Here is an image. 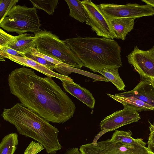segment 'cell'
<instances>
[{
	"instance_id": "6da1fadb",
	"label": "cell",
	"mask_w": 154,
	"mask_h": 154,
	"mask_svg": "<svg viewBox=\"0 0 154 154\" xmlns=\"http://www.w3.org/2000/svg\"><path fill=\"white\" fill-rule=\"evenodd\" d=\"M52 78L23 67L12 70L8 80L10 93L23 105L49 122L63 123L73 117L76 107Z\"/></svg>"
},
{
	"instance_id": "7a4b0ae2",
	"label": "cell",
	"mask_w": 154,
	"mask_h": 154,
	"mask_svg": "<svg viewBox=\"0 0 154 154\" xmlns=\"http://www.w3.org/2000/svg\"><path fill=\"white\" fill-rule=\"evenodd\" d=\"M1 116L14 125L19 134L42 144L48 154H56L61 149L58 129L20 103L10 108H4Z\"/></svg>"
},
{
	"instance_id": "3957f363",
	"label": "cell",
	"mask_w": 154,
	"mask_h": 154,
	"mask_svg": "<svg viewBox=\"0 0 154 154\" xmlns=\"http://www.w3.org/2000/svg\"><path fill=\"white\" fill-rule=\"evenodd\" d=\"M83 63L94 72L119 68L122 63L121 48L114 40L102 37H77L64 40Z\"/></svg>"
},
{
	"instance_id": "277c9868",
	"label": "cell",
	"mask_w": 154,
	"mask_h": 154,
	"mask_svg": "<svg viewBox=\"0 0 154 154\" xmlns=\"http://www.w3.org/2000/svg\"><path fill=\"white\" fill-rule=\"evenodd\" d=\"M34 33L35 48L41 53L74 68L84 66L64 41L51 31L44 29Z\"/></svg>"
},
{
	"instance_id": "5b68a950",
	"label": "cell",
	"mask_w": 154,
	"mask_h": 154,
	"mask_svg": "<svg viewBox=\"0 0 154 154\" xmlns=\"http://www.w3.org/2000/svg\"><path fill=\"white\" fill-rule=\"evenodd\" d=\"M41 26L36 9L25 5L14 6L0 22L2 29L19 35L26 32H38L41 30Z\"/></svg>"
},
{
	"instance_id": "8992f818",
	"label": "cell",
	"mask_w": 154,
	"mask_h": 154,
	"mask_svg": "<svg viewBox=\"0 0 154 154\" xmlns=\"http://www.w3.org/2000/svg\"><path fill=\"white\" fill-rule=\"evenodd\" d=\"M97 6L101 12L110 20L117 18L136 19L154 15V8L147 4L102 3L97 5Z\"/></svg>"
},
{
	"instance_id": "52a82bcc",
	"label": "cell",
	"mask_w": 154,
	"mask_h": 154,
	"mask_svg": "<svg viewBox=\"0 0 154 154\" xmlns=\"http://www.w3.org/2000/svg\"><path fill=\"white\" fill-rule=\"evenodd\" d=\"M146 143L141 138H137L131 146H127L110 139L92 143L87 154H151Z\"/></svg>"
},
{
	"instance_id": "ba28073f",
	"label": "cell",
	"mask_w": 154,
	"mask_h": 154,
	"mask_svg": "<svg viewBox=\"0 0 154 154\" xmlns=\"http://www.w3.org/2000/svg\"><path fill=\"white\" fill-rule=\"evenodd\" d=\"M88 19L85 22L98 36L114 40L116 35L110 20L100 11L97 5L90 0L82 1Z\"/></svg>"
},
{
	"instance_id": "9c48e42d",
	"label": "cell",
	"mask_w": 154,
	"mask_h": 154,
	"mask_svg": "<svg viewBox=\"0 0 154 154\" xmlns=\"http://www.w3.org/2000/svg\"><path fill=\"white\" fill-rule=\"evenodd\" d=\"M126 57L142 80L154 79V45L147 50H141L136 46Z\"/></svg>"
},
{
	"instance_id": "30bf717a",
	"label": "cell",
	"mask_w": 154,
	"mask_h": 154,
	"mask_svg": "<svg viewBox=\"0 0 154 154\" xmlns=\"http://www.w3.org/2000/svg\"><path fill=\"white\" fill-rule=\"evenodd\" d=\"M140 116L137 111L124 107L122 110L117 111L106 117L100 122L101 132L104 134L125 125L138 122Z\"/></svg>"
},
{
	"instance_id": "8fae6325",
	"label": "cell",
	"mask_w": 154,
	"mask_h": 154,
	"mask_svg": "<svg viewBox=\"0 0 154 154\" xmlns=\"http://www.w3.org/2000/svg\"><path fill=\"white\" fill-rule=\"evenodd\" d=\"M0 54L1 61H5V58H7L21 65L34 69L47 76L56 78L61 81L65 80L74 82L73 80L70 77L55 72L45 66L26 57L13 56L1 52H0Z\"/></svg>"
},
{
	"instance_id": "7c38bea8",
	"label": "cell",
	"mask_w": 154,
	"mask_h": 154,
	"mask_svg": "<svg viewBox=\"0 0 154 154\" xmlns=\"http://www.w3.org/2000/svg\"><path fill=\"white\" fill-rule=\"evenodd\" d=\"M61 81L66 91L80 100L89 108H94L95 100L89 90L74 82L65 80Z\"/></svg>"
},
{
	"instance_id": "4fadbf2b",
	"label": "cell",
	"mask_w": 154,
	"mask_h": 154,
	"mask_svg": "<svg viewBox=\"0 0 154 154\" xmlns=\"http://www.w3.org/2000/svg\"><path fill=\"white\" fill-rule=\"evenodd\" d=\"M154 108V88L150 81L141 80L132 90L124 92Z\"/></svg>"
},
{
	"instance_id": "5bb4252c",
	"label": "cell",
	"mask_w": 154,
	"mask_h": 154,
	"mask_svg": "<svg viewBox=\"0 0 154 154\" xmlns=\"http://www.w3.org/2000/svg\"><path fill=\"white\" fill-rule=\"evenodd\" d=\"M114 100L121 103L124 107H127L140 112L145 110H153L154 108L134 96L125 94L124 92L115 95L107 94Z\"/></svg>"
},
{
	"instance_id": "9a60e30c",
	"label": "cell",
	"mask_w": 154,
	"mask_h": 154,
	"mask_svg": "<svg viewBox=\"0 0 154 154\" xmlns=\"http://www.w3.org/2000/svg\"><path fill=\"white\" fill-rule=\"evenodd\" d=\"M135 18H120L113 19L111 23L116 38L125 40L128 33L134 29Z\"/></svg>"
},
{
	"instance_id": "2e32d148",
	"label": "cell",
	"mask_w": 154,
	"mask_h": 154,
	"mask_svg": "<svg viewBox=\"0 0 154 154\" xmlns=\"http://www.w3.org/2000/svg\"><path fill=\"white\" fill-rule=\"evenodd\" d=\"M16 40L9 47L23 54L32 52V49L35 48L34 35L24 33L15 36Z\"/></svg>"
},
{
	"instance_id": "e0dca14e",
	"label": "cell",
	"mask_w": 154,
	"mask_h": 154,
	"mask_svg": "<svg viewBox=\"0 0 154 154\" xmlns=\"http://www.w3.org/2000/svg\"><path fill=\"white\" fill-rule=\"evenodd\" d=\"M54 70L58 72L60 74L65 76H68L71 73L75 72L92 78L93 79L94 82L97 81H109L102 76L74 68L63 63L56 65Z\"/></svg>"
},
{
	"instance_id": "ac0fdd59",
	"label": "cell",
	"mask_w": 154,
	"mask_h": 154,
	"mask_svg": "<svg viewBox=\"0 0 154 154\" xmlns=\"http://www.w3.org/2000/svg\"><path fill=\"white\" fill-rule=\"evenodd\" d=\"M70 10L69 15L81 23L86 22L88 17L82 1L79 0H65Z\"/></svg>"
},
{
	"instance_id": "d6986e66",
	"label": "cell",
	"mask_w": 154,
	"mask_h": 154,
	"mask_svg": "<svg viewBox=\"0 0 154 154\" xmlns=\"http://www.w3.org/2000/svg\"><path fill=\"white\" fill-rule=\"evenodd\" d=\"M18 144V135L12 133L4 137L0 144V154H14Z\"/></svg>"
},
{
	"instance_id": "ffe728a7",
	"label": "cell",
	"mask_w": 154,
	"mask_h": 154,
	"mask_svg": "<svg viewBox=\"0 0 154 154\" xmlns=\"http://www.w3.org/2000/svg\"><path fill=\"white\" fill-rule=\"evenodd\" d=\"M119 68L104 69L98 72L112 82L118 90L125 91V85L119 75Z\"/></svg>"
},
{
	"instance_id": "44dd1931",
	"label": "cell",
	"mask_w": 154,
	"mask_h": 154,
	"mask_svg": "<svg viewBox=\"0 0 154 154\" xmlns=\"http://www.w3.org/2000/svg\"><path fill=\"white\" fill-rule=\"evenodd\" d=\"M132 134L129 130L128 131L116 130L110 140L115 143H119L123 145L131 146L137 141V139L133 138Z\"/></svg>"
},
{
	"instance_id": "7402d4cb",
	"label": "cell",
	"mask_w": 154,
	"mask_h": 154,
	"mask_svg": "<svg viewBox=\"0 0 154 154\" xmlns=\"http://www.w3.org/2000/svg\"><path fill=\"white\" fill-rule=\"evenodd\" d=\"M29 1L33 5V8L36 9L43 10L49 15L53 14L59 4L57 0H29Z\"/></svg>"
},
{
	"instance_id": "603a6c76",
	"label": "cell",
	"mask_w": 154,
	"mask_h": 154,
	"mask_svg": "<svg viewBox=\"0 0 154 154\" xmlns=\"http://www.w3.org/2000/svg\"><path fill=\"white\" fill-rule=\"evenodd\" d=\"M18 0H0V22L6 16L8 12L16 5Z\"/></svg>"
},
{
	"instance_id": "cb8c5ba5",
	"label": "cell",
	"mask_w": 154,
	"mask_h": 154,
	"mask_svg": "<svg viewBox=\"0 0 154 154\" xmlns=\"http://www.w3.org/2000/svg\"><path fill=\"white\" fill-rule=\"evenodd\" d=\"M16 40L15 36L7 33L0 29V47L9 46L14 44Z\"/></svg>"
},
{
	"instance_id": "d4e9b609",
	"label": "cell",
	"mask_w": 154,
	"mask_h": 154,
	"mask_svg": "<svg viewBox=\"0 0 154 154\" xmlns=\"http://www.w3.org/2000/svg\"><path fill=\"white\" fill-rule=\"evenodd\" d=\"M44 149L43 145L40 143L32 140L29 144L24 154H37Z\"/></svg>"
},
{
	"instance_id": "484cf974",
	"label": "cell",
	"mask_w": 154,
	"mask_h": 154,
	"mask_svg": "<svg viewBox=\"0 0 154 154\" xmlns=\"http://www.w3.org/2000/svg\"><path fill=\"white\" fill-rule=\"evenodd\" d=\"M25 55L26 57L45 66L52 70H54L56 65L54 64L49 62L42 58L33 55L32 52L26 53Z\"/></svg>"
},
{
	"instance_id": "4316f807",
	"label": "cell",
	"mask_w": 154,
	"mask_h": 154,
	"mask_svg": "<svg viewBox=\"0 0 154 154\" xmlns=\"http://www.w3.org/2000/svg\"><path fill=\"white\" fill-rule=\"evenodd\" d=\"M32 53L34 56L42 58L55 65H58L62 63L57 60L41 53L36 48L32 49Z\"/></svg>"
},
{
	"instance_id": "83f0119b",
	"label": "cell",
	"mask_w": 154,
	"mask_h": 154,
	"mask_svg": "<svg viewBox=\"0 0 154 154\" xmlns=\"http://www.w3.org/2000/svg\"><path fill=\"white\" fill-rule=\"evenodd\" d=\"M0 52L13 56L26 57L24 54L19 52L9 46L0 47Z\"/></svg>"
},
{
	"instance_id": "f1b7e54d",
	"label": "cell",
	"mask_w": 154,
	"mask_h": 154,
	"mask_svg": "<svg viewBox=\"0 0 154 154\" xmlns=\"http://www.w3.org/2000/svg\"><path fill=\"white\" fill-rule=\"evenodd\" d=\"M148 142L150 143L154 146V132H150Z\"/></svg>"
},
{
	"instance_id": "f546056e",
	"label": "cell",
	"mask_w": 154,
	"mask_h": 154,
	"mask_svg": "<svg viewBox=\"0 0 154 154\" xmlns=\"http://www.w3.org/2000/svg\"><path fill=\"white\" fill-rule=\"evenodd\" d=\"M142 1L154 8V0H142Z\"/></svg>"
},
{
	"instance_id": "4dcf8cb0",
	"label": "cell",
	"mask_w": 154,
	"mask_h": 154,
	"mask_svg": "<svg viewBox=\"0 0 154 154\" xmlns=\"http://www.w3.org/2000/svg\"><path fill=\"white\" fill-rule=\"evenodd\" d=\"M148 148L151 154H154V146L149 142H148Z\"/></svg>"
},
{
	"instance_id": "1f68e13d",
	"label": "cell",
	"mask_w": 154,
	"mask_h": 154,
	"mask_svg": "<svg viewBox=\"0 0 154 154\" xmlns=\"http://www.w3.org/2000/svg\"><path fill=\"white\" fill-rule=\"evenodd\" d=\"M149 122L150 125L149 129L150 132H154V124L153 125H152L149 121Z\"/></svg>"
},
{
	"instance_id": "d6a6232c",
	"label": "cell",
	"mask_w": 154,
	"mask_h": 154,
	"mask_svg": "<svg viewBox=\"0 0 154 154\" xmlns=\"http://www.w3.org/2000/svg\"><path fill=\"white\" fill-rule=\"evenodd\" d=\"M150 81L154 88V79H152Z\"/></svg>"
}]
</instances>
